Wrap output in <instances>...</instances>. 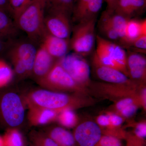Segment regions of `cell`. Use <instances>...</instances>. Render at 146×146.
<instances>
[{
  "label": "cell",
  "instance_id": "cell-1",
  "mask_svg": "<svg viewBox=\"0 0 146 146\" xmlns=\"http://www.w3.org/2000/svg\"><path fill=\"white\" fill-rule=\"evenodd\" d=\"M46 0H32L15 21L18 29L33 41H41L47 33L44 25Z\"/></svg>",
  "mask_w": 146,
  "mask_h": 146
},
{
  "label": "cell",
  "instance_id": "cell-2",
  "mask_svg": "<svg viewBox=\"0 0 146 146\" xmlns=\"http://www.w3.org/2000/svg\"><path fill=\"white\" fill-rule=\"evenodd\" d=\"M97 46L94 53L102 65L115 68L128 74L127 52L117 43L105 39L100 35L96 36Z\"/></svg>",
  "mask_w": 146,
  "mask_h": 146
},
{
  "label": "cell",
  "instance_id": "cell-3",
  "mask_svg": "<svg viewBox=\"0 0 146 146\" xmlns=\"http://www.w3.org/2000/svg\"><path fill=\"white\" fill-rule=\"evenodd\" d=\"M96 18L76 24L70 40V48L74 52L84 57L92 52L96 42Z\"/></svg>",
  "mask_w": 146,
  "mask_h": 146
},
{
  "label": "cell",
  "instance_id": "cell-4",
  "mask_svg": "<svg viewBox=\"0 0 146 146\" xmlns=\"http://www.w3.org/2000/svg\"><path fill=\"white\" fill-rule=\"evenodd\" d=\"M25 110L17 94L8 92L0 96V118L6 125L18 126L23 121Z\"/></svg>",
  "mask_w": 146,
  "mask_h": 146
},
{
  "label": "cell",
  "instance_id": "cell-5",
  "mask_svg": "<svg viewBox=\"0 0 146 146\" xmlns=\"http://www.w3.org/2000/svg\"><path fill=\"white\" fill-rule=\"evenodd\" d=\"M48 9L46 15L45 12L44 18L45 27L47 33L62 39H70L72 32L70 15L60 11Z\"/></svg>",
  "mask_w": 146,
  "mask_h": 146
},
{
  "label": "cell",
  "instance_id": "cell-6",
  "mask_svg": "<svg viewBox=\"0 0 146 146\" xmlns=\"http://www.w3.org/2000/svg\"><path fill=\"white\" fill-rule=\"evenodd\" d=\"M65 71L78 84H84L89 81L90 67L84 56L74 52L58 59Z\"/></svg>",
  "mask_w": 146,
  "mask_h": 146
},
{
  "label": "cell",
  "instance_id": "cell-7",
  "mask_svg": "<svg viewBox=\"0 0 146 146\" xmlns=\"http://www.w3.org/2000/svg\"><path fill=\"white\" fill-rule=\"evenodd\" d=\"M32 101L40 108L56 110L65 107L70 102L67 95L45 90L35 91L31 96Z\"/></svg>",
  "mask_w": 146,
  "mask_h": 146
},
{
  "label": "cell",
  "instance_id": "cell-8",
  "mask_svg": "<svg viewBox=\"0 0 146 146\" xmlns=\"http://www.w3.org/2000/svg\"><path fill=\"white\" fill-rule=\"evenodd\" d=\"M39 81L46 86L61 89H73L78 84L65 71L58 61L55 63L48 74Z\"/></svg>",
  "mask_w": 146,
  "mask_h": 146
},
{
  "label": "cell",
  "instance_id": "cell-9",
  "mask_svg": "<svg viewBox=\"0 0 146 146\" xmlns=\"http://www.w3.org/2000/svg\"><path fill=\"white\" fill-rule=\"evenodd\" d=\"M103 0H77L72 11L73 20L78 24L97 18Z\"/></svg>",
  "mask_w": 146,
  "mask_h": 146
},
{
  "label": "cell",
  "instance_id": "cell-10",
  "mask_svg": "<svg viewBox=\"0 0 146 146\" xmlns=\"http://www.w3.org/2000/svg\"><path fill=\"white\" fill-rule=\"evenodd\" d=\"M74 136L80 146H96L102 138V131L96 123L89 121L80 125Z\"/></svg>",
  "mask_w": 146,
  "mask_h": 146
},
{
  "label": "cell",
  "instance_id": "cell-11",
  "mask_svg": "<svg viewBox=\"0 0 146 146\" xmlns=\"http://www.w3.org/2000/svg\"><path fill=\"white\" fill-rule=\"evenodd\" d=\"M36 51L37 50L32 44L22 42L12 48L9 56L12 63L17 62L23 63L30 74L32 72Z\"/></svg>",
  "mask_w": 146,
  "mask_h": 146
},
{
  "label": "cell",
  "instance_id": "cell-12",
  "mask_svg": "<svg viewBox=\"0 0 146 146\" xmlns=\"http://www.w3.org/2000/svg\"><path fill=\"white\" fill-rule=\"evenodd\" d=\"M93 62L96 68L97 75L102 80L119 84L130 82L127 76L122 72L115 68L102 65L95 54L93 56Z\"/></svg>",
  "mask_w": 146,
  "mask_h": 146
},
{
  "label": "cell",
  "instance_id": "cell-13",
  "mask_svg": "<svg viewBox=\"0 0 146 146\" xmlns=\"http://www.w3.org/2000/svg\"><path fill=\"white\" fill-rule=\"evenodd\" d=\"M70 40L59 38L47 33L41 45L50 55L58 60L67 54L70 48Z\"/></svg>",
  "mask_w": 146,
  "mask_h": 146
},
{
  "label": "cell",
  "instance_id": "cell-14",
  "mask_svg": "<svg viewBox=\"0 0 146 146\" xmlns=\"http://www.w3.org/2000/svg\"><path fill=\"white\" fill-rule=\"evenodd\" d=\"M146 7V0H117L114 11L130 19L143 14Z\"/></svg>",
  "mask_w": 146,
  "mask_h": 146
},
{
  "label": "cell",
  "instance_id": "cell-15",
  "mask_svg": "<svg viewBox=\"0 0 146 146\" xmlns=\"http://www.w3.org/2000/svg\"><path fill=\"white\" fill-rule=\"evenodd\" d=\"M127 74L136 80L144 79L145 77L146 58L145 54L129 50L127 52Z\"/></svg>",
  "mask_w": 146,
  "mask_h": 146
},
{
  "label": "cell",
  "instance_id": "cell-16",
  "mask_svg": "<svg viewBox=\"0 0 146 146\" xmlns=\"http://www.w3.org/2000/svg\"><path fill=\"white\" fill-rule=\"evenodd\" d=\"M54 59L42 45L37 50L32 72L39 80L44 78L55 64Z\"/></svg>",
  "mask_w": 146,
  "mask_h": 146
},
{
  "label": "cell",
  "instance_id": "cell-17",
  "mask_svg": "<svg viewBox=\"0 0 146 146\" xmlns=\"http://www.w3.org/2000/svg\"><path fill=\"white\" fill-rule=\"evenodd\" d=\"M146 34V20H138L136 18L129 19L124 31V37L122 47L128 48L133 40L142 35Z\"/></svg>",
  "mask_w": 146,
  "mask_h": 146
},
{
  "label": "cell",
  "instance_id": "cell-18",
  "mask_svg": "<svg viewBox=\"0 0 146 146\" xmlns=\"http://www.w3.org/2000/svg\"><path fill=\"white\" fill-rule=\"evenodd\" d=\"M46 135L58 146H72L75 143L74 135L63 128H54L49 131Z\"/></svg>",
  "mask_w": 146,
  "mask_h": 146
},
{
  "label": "cell",
  "instance_id": "cell-19",
  "mask_svg": "<svg viewBox=\"0 0 146 146\" xmlns=\"http://www.w3.org/2000/svg\"><path fill=\"white\" fill-rule=\"evenodd\" d=\"M103 12L119 35L120 38V45L121 46L124 37L125 29L129 19L115 13L114 11L106 9Z\"/></svg>",
  "mask_w": 146,
  "mask_h": 146
},
{
  "label": "cell",
  "instance_id": "cell-20",
  "mask_svg": "<svg viewBox=\"0 0 146 146\" xmlns=\"http://www.w3.org/2000/svg\"><path fill=\"white\" fill-rule=\"evenodd\" d=\"M98 27L100 33L103 36L102 37L112 42H117L120 45V38L119 35L103 12L98 22Z\"/></svg>",
  "mask_w": 146,
  "mask_h": 146
},
{
  "label": "cell",
  "instance_id": "cell-21",
  "mask_svg": "<svg viewBox=\"0 0 146 146\" xmlns=\"http://www.w3.org/2000/svg\"><path fill=\"white\" fill-rule=\"evenodd\" d=\"M17 27L15 22L8 14L0 10V38L12 37L17 34Z\"/></svg>",
  "mask_w": 146,
  "mask_h": 146
},
{
  "label": "cell",
  "instance_id": "cell-22",
  "mask_svg": "<svg viewBox=\"0 0 146 146\" xmlns=\"http://www.w3.org/2000/svg\"><path fill=\"white\" fill-rule=\"evenodd\" d=\"M32 113L31 118L33 122L36 125H44L52 120L56 116L55 110L40 108Z\"/></svg>",
  "mask_w": 146,
  "mask_h": 146
},
{
  "label": "cell",
  "instance_id": "cell-23",
  "mask_svg": "<svg viewBox=\"0 0 146 146\" xmlns=\"http://www.w3.org/2000/svg\"><path fill=\"white\" fill-rule=\"evenodd\" d=\"M77 0H46L47 8L60 11L71 15Z\"/></svg>",
  "mask_w": 146,
  "mask_h": 146
},
{
  "label": "cell",
  "instance_id": "cell-24",
  "mask_svg": "<svg viewBox=\"0 0 146 146\" xmlns=\"http://www.w3.org/2000/svg\"><path fill=\"white\" fill-rule=\"evenodd\" d=\"M4 142L5 146H24L23 136L16 130L9 131L6 134Z\"/></svg>",
  "mask_w": 146,
  "mask_h": 146
},
{
  "label": "cell",
  "instance_id": "cell-25",
  "mask_svg": "<svg viewBox=\"0 0 146 146\" xmlns=\"http://www.w3.org/2000/svg\"><path fill=\"white\" fill-rule=\"evenodd\" d=\"M32 0H9L14 21L31 2Z\"/></svg>",
  "mask_w": 146,
  "mask_h": 146
},
{
  "label": "cell",
  "instance_id": "cell-26",
  "mask_svg": "<svg viewBox=\"0 0 146 146\" xmlns=\"http://www.w3.org/2000/svg\"><path fill=\"white\" fill-rule=\"evenodd\" d=\"M12 69L6 62L0 60V88L9 83L13 78Z\"/></svg>",
  "mask_w": 146,
  "mask_h": 146
},
{
  "label": "cell",
  "instance_id": "cell-27",
  "mask_svg": "<svg viewBox=\"0 0 146 146\" xmlns=\"http://www.w3.org/2000/svg\"><path fill=\"white\" fill-rule=\"evenodd\" d=\"M59 120L63 125L70 127L75 125L76 119L75 115L72 110L66 109L60 114Z\"/></svg>",
  "mask_w": 146,
  "mask_h": 146
},
{
  "label": "cell",
  "instance_id": "cell-28",
  "mask_svg": "<svg viewBox=\"0 0 146 146\" xmlns=\"http://www.w3.org/2000/svg\"><path fill=\"white\" fill-rule=\"evenodd\" d=\"M128 48L133 49L132 51L141 53H146V34L138 36L135 40L129 44Z\"/></svg>",
  "mask_w": 146,
  "mask_h": 146
},
{
  "label": "cell",
  "instance_id": "cell-29",
  "mask_svg": "<svg viewBox=\"0 0 146 146\" xmlns=\"http://www.w3.org/2000/svg\"><path fill=\"white\" fill-rule=\"evenodd\" d=\"M96 146H122L119 139L111 136H102Z\"/></svg>",
  "mask_w": 146,
  "mask_h": 146
},
{
  "label": "cell",
  "instance_id": "cell-30",
  "mask_svg": "<svg viewBox=\"0 0 146 146\" xmlns=\"http://www.w3.org/2000/svg\"><path fill=\"white\" fill-rule=\"evenodd\" d=\"M137 108L136 106L132 104L124 108L120 112L123 116L128 117L134 115L137 110Z\"/></svg>",
  "mask_w": 146,
  "mask_h": 146
},
{
  "label": "cell",
  "instance_id": "cell-31",
  "mask_svg": "<svg viewBox=\"0 0 146 146\" xmlns=\"http://www.w3.org/2000/svg\"><path fill=\"white\" fill-rule=\"evenodd\" d=\"M136 136L140 138H144L146 136V124L141 123L136 127L135 131Z\"/></svg>",
  "mask_w": 146,
  "mask_h": 146
},
{
  "label": "cell",
  "instance_id": "cell-32",
  "mask_svg": "<svg viewBox=\"0 0 146 146\" xmlns=\"http://www.w3.org/2000/svg\"><path fill=\"white\" fill-rule=\"evenodd\" d=\"M0 10L4 11L8 15L12 16L9 0H0Z\"/></svg>",
  "mask_w": 146,
  "mask_h": 146
},
{
  "label": "cell",
  "instance_id": "cell-33",
  "mask_svg": "<svg viewBox=\"0 0 146 146\" xmlns=\"http://www.w3.org/2000/svg\"><path fill=\"white\" fill-rule=\"evenodd\" d=\"M132 104H133V100L129 98L124 99L118 102L117 104V108L118 110L121 111L126 106Z\"/></svg>",
  "mask_w": 146,
  "mask_h": 146
},
{
  "label": "cell",
  "instance_id": "cell-34",
  "mask_svg": "<svg viewBox=\"0 0 146 146\" xmlns=\"http://www.w3.org/2000/svg\"><path fill=\"white\" fill-rule=\"evenodd\" d=\"M110 124L115 126H118L121 124L123 122L122 118L118 115L111 114L108 115Z\"/></svg>",
  "mask_w": 146,
  "mask_h": 146
},
{
  "label": "cell",
  "instance_id": "cell-35",
  "mask_svg": "<svg viewBox=\"0 0 146 146\" xmlns=\"http://www.w3.org/2000/svg\"><path fill=\"white\" fill-rule=\"evenodd\" d=\"M98 122L100 125L102 126H107L110 124L108 115H102L98 119Z\"/></svg>",
  "mask_w": 146,
  "mask_h": 146
},
{
  "label": "cell",
  "instance_id": "cell-36",
  "mask_svg": "<svg viewBox=\"0 0 146 146\" xmlns=\"http://www.w3.org/2000/svg\"><path fill=\"white\" fill-rule=\"evenodd\" d=\"M107 5L106 9L108 10L114 11L116 5L117 0H105Z\"/></svg>",
  "mask_w": 146,
  "mask_h": 146
},
{
  "label": "cell",
  "instance_id": "cell-37",
  "mask_svg": "<svg viewBox=\"0 0 146 146\" xmlns=\"http://www.w3.org/2000/svg\"><path fill=\"white\" fill-rule=\"evenodd\" d=\"M0 146H5L4 142L1 137H0Z\"/></svg>",
  "mask_w": 146,
  "mask_h": 146
},
{
  "label": "cell",
  "instance_id": "cell-38",
  "mask_svg": "<svg viewBox=\"0 0 146 146\" xmlns=\"http://www.w3.org/2000/svg\"></svg>",
  "mask_w": 146,
  "mask_h": 146
},
{
  "label": "cell",
  "instance_id": "cell-39",
  "mask_svg": "<svg viewBox=\"0 0 146 146\" xmlns=\"http://www.w3.org/2000/svg\"></svg>",
  "mask_w": 146,
  "mask_h": 146
}]
</instances>
